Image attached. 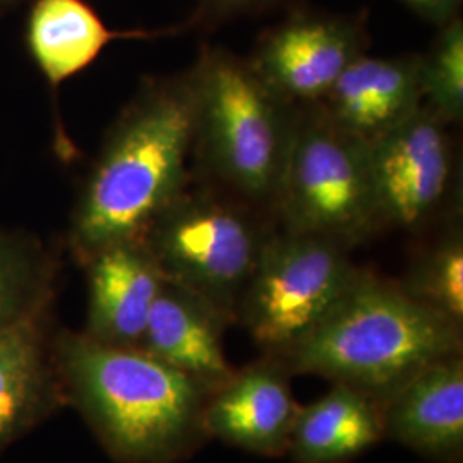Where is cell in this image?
<instances>
[{"instance_id": "obj_1", "label": "cell", "mask_w": 463, "mask_h": 463, "mask_svg": "<svg viewBox=\"0 0 463 463\" xmlns=\"http://www.w3.org/2000/svg\"><path fill=\"white\" fill-rule=\"evenodd\" d=\"M194 139L196 101L189 74L151 83L128 105L72 213L69 244L81 263L110 246L143 241L183 194Z\"/></svg>"}, {"instance_id": "obj_2", "label": "cell", "mask_w": 463, "mask_h": 463, "mask_svg": "<svg viewBox=\"0 0 463 463\" xmlns=\"http://www.w3.org/2000/svg\"><path fill=\"white\" fill-rule=\"evenodd\" d=\"M53 355L69 398L120 463H181L208 439L210 392L139 347L64 331Z\"/></svg>"}, {"instance_id": "obj_3", "label": "cell", "mask_w": 463, "mask_h": 463, "mask_svg": "<svg viewBox=\"0 0 463 463\" xmlns=\"http://www.w3.org/2000/svg\"><path fill=\"white\" fill-rule=\"evenodd\" d=\"M463 354V325L361 271L330 315L281 357L292 374L347 384L381 403L424 367Z\"/></svg>"}, {"instance_id": "obj_4", "label": "cell", "mask_w": 463, "mask_h": 463, "mask_svg": "<svg viewBox=\"0 0 463 463\" xmlns=\"http://www.w3.org/2000/svg\"><path fill=\"white\" fill-rule=\"evenodd\" d=\"M189 78L196 136L216 174L249 198H275L294 133L285 99L223 49L204 50Z\"/></svg>"}, {"instance_id": "obj_5", "label": "cell", "mask_w": 463, "mask_h": 463, "mask_svg": "<svg viewBox=\"0 0 463 463\" xmlns=\"http://www.w3.org/2000/svg\"><path fill=\"white\" fill-rule=\"evenodd\" d=\"M361 271L345 246L285 231L268 237L237 311L263 354L285 357L330 315Z\"/></svg>"}, {"instance_id": "obj_6", "label": "cell", "mask_w": 463, "mask_h": 463, "mask_svg": "<svg viewBox=\"0 0 463 463\" xmlns=\"http://www.w3.org/2000/svg\"><path fill=\"white\" fill-rule=\"evenodd\" d=\"M273 199L287 232L325 237L345 248L380 227L365 143L325 116L294 126Z\"/></svg>"}, {"instance_id": "obj_7", "label": "cell", "mask_w": 463, "mask_h": 463, "mask_svg": "<svg viewBox=\"0 0 463 463\" xmlns=\"http://www.w3.org/2000/svg\"><path fill=\"white\" fill-rule=\"evenodd\" d=\"M268 237L242 212L181 194L143 237L166 281L237 317V307Z\"/></svg>"}, {"instance_id": "obj_8", "label": "cell", "mask_w": 463, "mask_h": 463, "mask_svg": "<svg viewBox=\"0 0 463 463\" xmlns=\"http://www.w3.org/2000/svg\"><path fill=\"white\" fill-rule=\"evenodd\" d=\"M371 194L380 225L415 229L434 212L451 174L443 120L420 107L365 143Z\"/></svg>"}, {"instance_id": "obj_9", "label": "cell", "mask_w": 463, "mask_h": 463, "mask_svg": "<svg viewBox=\"0 0 463 463\" xmlns=\"http://www.w3.org/2000/svg\"><path fill=\"white\" fill-rule=\"evenodd\" d=\"M364 49L359 17L300 13L266 32L249 64L281 99L316 101Z\"/></svg>"}, {"instance_id": "obj_10", "label": "cell", "mask_w": 463, "mask_h": 463, "mask_svg": "<svg viewBox=\"0 0 463 463\" xmlns=\"http://www.w3.org/2000/svg\"><path fill=\"white\" fill-rule=\"evenodd\" d=\"M290 376L287 363L273 354L235 369L206 400V436L261 457L287 453L300 412Z\"/></svg>"}, {"instance_id": "obj_11", "label": "cell", "mask_w": 463, "mask_h": 463, "mask_svg": "<svg viewBox=\"0 0 463 463\" xmlns=\"http://www.w3.org/2000/svg\"><path fill=\"white\" fill-rule=\"evenodd\" d=\"M384 438L438 463H462L463 354L424 367L383 402Z\"/></svg>"}, {"instance_id": "obj_12", "label": "cell", "mask_w": 463, "mask_h": 463, "mask_svg": "<svg viewBox=\"0 0 463 463\" xmlns=\"http://www.w3.org/2000/svg\"><path fill=\"white\" fill-rule=\"evenodd\" d=\"M232 321L233 317L210 300L164 280L139 348L213 393L235 371L223 347Z\"/></svg>"}, {"instance_id": "obj_13", "label": "cell", "mask_w": 463, "mask_h": 463, "mask_svg": "<svg viewBox=\"0 0 463 463\" xmlns=\"http://www.w3.org/2000/svg\"><path fill=\"white\" fill-rule=\"evenodd\" d=\"M88 268L86 333L93 340L139 347L149 311L164 285V275L143 241L99 250Z\"/></svg>"}, {"instance_id": "obj_14", "label": "cell", "mask_w": 463, "mask_h": 463, "mask_svg": "<svg viewBox=\"0 0 463 463\" xmlns=\"http://www.w3.org/2000/svg\"><path fill=\"white\" fill-rule=\"evenodd\" d=\"M420 55H359L323 99L325 114L342 131L371 141L422 107Z\"/></svg>"}, {"instance_id": "obj_15", "label": "cell", "mask_w": 463, "mask_h": 463, "mask_svg": "<svg viewBox=\"0 0 463 463\" xmlns=\"http://www.w3.org/2000/svg\"><path fill=\"white\" fill-rule=\"evenodd\" d=\"M64 400L47 313L0 331V451Z\"/></svg>"}, {"instance_id": "obj_16", "label": "cell", "mask_w": 463, "mask_h": 463, "mask_svg": "<svg viewBox=\"0 0 463 463\" xmlns=\"http://www.w3.org/2000/svg\"><path fill=\"white\" fill-rule=\"evenodd\" d=\"M383 438L380 400L333 383L330 392L300 407L287 453L294 463H348Z\"/></svg>"}, {"instance_id": "obj_17", "label": "cell", "mask_w": 463, "mask_h": 463, "mask_svg": "<svg viewBox=\"0 0 463 463\" xmlns=\"http://www.w3.org/2000/svg\"><path fill=\"white\" fill-rule=\"evenodd\" d=\"M149 32L107 28L84 0H34L26 42L34 64L50 86L61 84L91 66L103 49L118 38H149Z\"/></svg>"}, {"instance_id": "obj_18", "label": "cell", "mask_w": 463, "mask_h": 463, "mask_svg": "<svg viewBox=\"0 0 463 463\" xmlns=\"http://www.w3.org/2000/svg\"><path fill=\"white\" fill-rule=\"evenodd\" d=\"M55 275V261L38 239L0 231V331L49 313Z\"/></svg>"}, {"instance_id": "obj_19", "label": "cell", "mask_w": 463, "mask_h": 463, "mask_svg": "<svg viewBox=\"0 0 463 463\" xmlns=\"http://www.w3.org/2000/svg\"><path fill=\"white\" fill-rule=\"evenodd\" d=\"M400 287L415 300L463 325V239L451 233L428 250Z\"/></svg>"}, {"instance_id": "obj_20", "label": "cell", "mask_w": 463, "mask_h": 463, "mask_svg": "<svg viewBox=\"0 0 463 463\" xmlns=\"http://www.w3.org/2000/svg\"><path fill=\"white\" fill-rule=\"evenodd\" d=\"M422 101L443 122L463 116V23L460 17L441 26L426 55H420Z\"/></svg>"}, {"instance_id": "obj_21", "label": "cell", "mask_w": 463, "mask_h": 463, "mask_svg": "<svg viewBox=\"0 0 463 463\" xmlns=\"http://www.w3.org/2000/svg\"><path fill=\"white\" fill-rule=\"evenodd\" d=\"M279 0H198L191 23L203 28H213L233 17L261 11Z\"/></svg>"}, {"instance_id": "obj_22", "label": "cell", "mask_w": 463, "mask_h": 463, "mask_svg": "<svg viewBox=\"0 0 463 463\" xmlns=\"http://www.w3.org/2000/svg\"><path fill=\"white\" fill-rule=\"evenodd\" d=\"M405 4L415 14L422 17L424 21L432 23L436 26H445L449 21H453L458 9L462 5V0H400Z\"/></svg>"}, {"instance_id": "obj_23", "label": "cell", "mask_w": 463, "mask_h": 463, "mask_svg": "<svg viewBox=\"0 0 463 463\" xmlns=\"http://www.w3.org/2000/svg\"><path fill=\"white\" fill-rule=\"evenodd\" d=\"M23 0H0V14L9 11L11 7H16L17 4H21Z\"/></svg>"}]
</instances>
